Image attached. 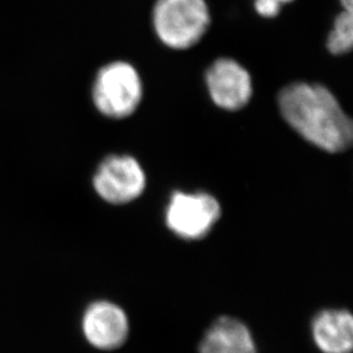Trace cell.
<instances>
[{"label": "cell", "instance_id": "6da1fadb", "mask_svg": "<svg viewBox=\"0 0 353 353\" xmlns=\"http://www.w3.org/2000/svg\"><path fill=\"white\" fill-rule=\"evenodd\" d=\"M278 103L283 119L316 148L337 154L351 147L352 121L323 85L290 83L280 92Z\"/></svg>", "mask_w": 353, "mask_h": 353}, {"label": "cell", "instance_id": "7a4b0ae2", "mask_svg": "<svg viewBox=\"0 0 353 353\" xmlns=\"http://www.w3.org/2000/svg\"><path fill=\"white\" fill-rule=\"evenodd\" d=\"M152 21L156 34L173 50L196 45L210 26V10L205 0H157Z\"/></svg>", "mask_w": 353, "mask_h": 353}, {"label": "cell", "instance_id": "3957f363", "mask_svg": "<svg viewBox=\"0 0 353 353\" xmlns=\"http://www.w3.org/2000/svg\"><path fill=\"white\" fill-rule=\"evenodd\" d=\"M92 97L104 116L114 119L130 117L143 97L140 74L132 64L123 61L107 64L97 72Z\"/></svg>", "mask_w": 353, "mask_h": 353}, {"label": "cell", "instance_id": "277c9868", "mask_svg": "<svg viewBox=\"0 0 353 353\" xmlns=\"http://www.w3.org/2000/svg\"><path fill=\"white\" fill-rule=\"evenodd\" d=\"M220 217V203L206 192L185 194L175 191L170 196L165 214L168 229L187 240L206 236Z\"/></svg>", "mask_w": 353, "mask_h": 353}, {"label": "cell", "instance_id": "5b68a950", "mask_svg": "<svg viewBox=\"0 0 353 353\" xmlns=\"http://www.w3.org/2000/svg\"><path fill=\"white\" fill-rule=\"evenodd\" d=\"M97 194L112 205H123L143 194L147 177L132 156H109L97 167L93 177Z\"/></svg>", "mask_w": 353, "mask_h": 353}, {"label": "cell", "instance_id": "8992f818", "mask_svg": "<svg viewBox=\"0 0 353 353\" xmlns=\"http://www.w3.org/2000/svg\"><path fill=\"white\" fill-rule=\"evenodd\" d=\"M206 83L214 103L224 110L243 109L253 95L250 72L228 57L219 59L208 68Z\"/></svg>", "mask_w": 353, "mask_h": 353}, {"label": "cell", "instance_id": "52a82bcc", "mask_svg": "<svg viewBox=\"0 0 353 353\" xmlns=\"http://www.w3.org/2000/svg\"><path fill=\"white\" fill-rule=\"evenodd\" d=\"M86 340L100 350H116L126 342L130 323L121 307L108 301L90 304L83 316Z\"/></svg>", "mask_w": 353, "mask_h": 353}, {"label": "cell", "instance_id": "ba28073f", "mask_svg": "<svg viewBox=\"0 0 353 353\" xmlns=\"http://www.w3.org/2000/svg\"><path fill=\"white\" fill-rule=\"evenodd\" d=\"M314 343L323 353H351L353 318L347 310H323L312 323Z\"/></svg>", "mask_w": 353, "mask_h": 353}, {"label": "cell", "instance_id": "9c48e42d", "mask_svg": "<svg viewBox=\"0 0 353 353\" xmlns=\"http://www.w3.org/2000/svg\"><path fill=\"white\" fill-rule=\"evenodd\" d=\"M200 353H257L248 327L232 316H221L200 342Z\"/></svg>", "mask_w": 353, "mask_h": 353}, {"label": "cell", "instance_id": "30bf717a", "mask_svg": "<svg viewBox=\"0 0 353 353\" xmlns=\"http://www.w3.org/2000/svg\"><path fill=\"white\" fill-rule=\"evenodd\" d=\"M353 43L352 12L344 10L337 15L333 30L327 38V48L334 55H342L350 52Z\"/></svg>", "mask_w": 353, "mask_h": 353}, {"label": "cell", "instance_id": "8fae6325", "mask_svg": "<svg viewBox=\"0 0 353 353\" xmlns=\"http://www.w3.org/2000/svg\"><path fill=\"white\" fill-rule=\"evenodd\" d=\"M293 0H255L254 6L257 13L263 17H276L285 3H292Z\"/></svg>", "mask_w": 353, "mask_h": 353}, {"label": "cell", "instance_id": "7c38bea8", "mask_svg": "<svg viewBox=\"0 0 353 353\" xmlns=\"http://www.w3.org/2000/svg\"><path fill=\"white\" fill-rule=\"evenodd\" d=\"M341 5L343 7L344 10H349L352 12L353 10V0H340Z\"/></svg>", "mask_w": 353, "mask_h": 353}]
</instances>
